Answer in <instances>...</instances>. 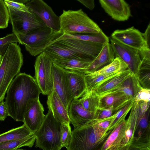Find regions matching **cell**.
Masks as SVG:
<instances>
[{"label": "cell", "instance_id": "39", "mask_svg": "<svg viewBox=\"0 0 150 150\" xmlns=\"http://www.w3.org/2000/svg\"><path fill=\"white\" fill-rule=\"evenodd\" d=\"M7 7L4 0H0V28L8 27L9 20V15Z\"/></svg>", "mask_w": 150, "mask_h": 150}, {"label": "cell", "instance_id": "26", "mask_svg": "<svg viewBox=\"0 0 150 150\" xmlns=\"http://www.w3.org/2000/svg\"><path fill=\"white\" fill-rule=\"evenodd\" d=\"M53 63L66 70L84 73L91 62L71 58H62L53 59Z\"/></svg>", "mask_w": 150, "mask_h": 150}, {"label": "cell", "instance_id": "29", "mask_svg": "<svg viewBox=\"0 0 150 150\" xmlns=\"http://www.w3.org/2000/svg\"><path fill=\"white\" fill-rule=\"evenodd\" d=\"M117 150H150V132L139 137H134Z\"/></svg>", "mask_w": 150, "mask_h": 150}, {"label": "cell", "instance_id": "35", "mask_svg": "<svg viewBox=\"0 0 150 150\" xmlns=\"http://www.w3.org/2000/svg\"><path fill=\"white\" fill-rule=\"evenodd\" d=\"M149 113V108L145 113L139 122L135 133L137 132L138 134L135 137H139L150 132Z\"/></svg>", "mask_w": 150, "mask_h": 150}, {"label": "cell", "instance_id": "19", "mask_svg": "<svg viewBox=\"0 0 150 150\" xmlns=\"http://www.w3.org/2000/svg\"><path fill=\"white\" fill-rule=\"evenodd\" d=\"M47 103L49 110L57 121L61 124H70L68 111L54 91L48 95Z\"/></svg>", "mask_w": 150, "mask_h": 150}, {"label": "cell", "instance_id": "8", "mask_svg": "<svg viewBox=\"0 0 150 150\" xmlns=\"http://www.w3.org/2000/svg\"><path fill=\"white\" fill-rule=\"evenodd\" d=\"M9 19L12 25L13 33L16 36L25 35L45 24L36 14L17 11L7 7Z\"/></svg>", "mask_w": 150, "mask_h": 150}, {"label": "cell", "instance_id": "34", "mask_svg": "<svg viewBox=\"0 0 150 150\" xmlns=\"http://www.w3.org/2000/svg\"><path fill=\"white\" fill-rule=\"evenodd\" d=\"M134 103L133 99L131 100L114 115L108 131L112 130L121 121L125 119L126 116L130 111Z\"/></svg>", "mask_w": 150, "mask_h": 150}, {"label": "cell", "instance_id": "17", "mask_svg": "<svg viewBox=\"0 0 150 150\" xmlns=\"http://www.w3.org/2000/svg\"><path fill=\"white\" fill-rule=\"evenodd\" d=\"M115 58L112 46L109 42L104 44L95 59L86 69L85 74L93 73L111 63Z\"/></svg>", "mask_w": 150, "mask_h": 150}, {"label": "cell", "instance_id": "1", "mask_svg": "<svg viewBox=\"0 0 150 150\" xmlns=\"http://www.w3.org/2000/svg\"><path fill=\"white\" fill-rule=\"evenodd\" d=\"M5 104L8 116L17 122H24V114L28 100L39 98L41 93L35 78L25 73L16 75L6 91Z\"/></svg>", "mask_w": 150, "mask_h": 150}, {"label": "cell", "instance_id": "16", "mask_svg": "<svg viewBox=\"0 0 150 150\" xmlns=\"http://www.w3.org/2000/svg\"><path fill=\"white\" fill-rule=\"evenodd\" d=\"M68 113L70 122L74 128L95 119V115L83 107L80 98L72 100L69 106Z\"/></svg>", "mask_w": 150, "mask_h": 150}, {"label": "cell", "instance_id": "44", "mask_svg": "<svg viewBox=\"0 0 150 150\" xmlns=\"http://www.w3.org/2000/svg\"><path fill=\"white\" fill-rule=\"evenodd\" d=\"M142 35L144 40L146 46L150 48V23H149L146 29L145 32L142 33Z\"/></svg>", "mask_w": 150, "mask_h": 150}, {"label": "cell", "instance_id": "47", "mask_svg": "<svg viewBox=\"0 0 150 150\" xmlns=\"http://www.w3.org/2000/svg\"><path fill=\"white\" fill-rule=\"evenodd\" d=\"M25 150V149H17V150Z\"/></svg>", "mask_w": 150, "mask_h": 150}, {"label": "cell", "instance_id": "14", "mask_svg": "<svg viewBox=\"0 0 150 150\" xmlns=\"http://www.w3.org/2000/svg\"><path fill=\"white\" fill-rule=\"evenodd\" d=\"M111 38L121 44L139 51L146 47L142 33L132 26L125 30H117L111 35Z\"/></svg>", "mask_w": 150, "mask_h": 150}, {"label": "cell", "instance_id": "5", "mask_svg": "<svg viewBox=\"0 0 150 150\" xmlns=\"http://www.w3.org/2000/svg\"><path fill=\"white\" fill-rule=\"evenodd\" d=\"M60 31L63 33H99L101 29L81 9L77 10H63L59 16Z\"/></svg>", "mask_w": 150, "mask_h": 150}, {"label": "cell", "instance_id": "23", "mask_svg": "<svg viewBox=\"0 0 150 150\" xmlns=\"http://www.w3.org/2000/svg\"><path fill=\"white\" fill-rule=\"evenodd\" d=\"M132 73L128 69L121 71L100 84L93 91L98 96H101L118 87Z\"/></svg>", "mask_w": 150, "mask_h": 150}, {"label": "cell", "instance_id": "18", "mask_svg": "<svg viewBox=\"0 0 150 150\" xmlns=\"http://www.w3.org/2000/svg\"><path fill=\"white\" fill-rule=\"evenodd\" d=\"M65 70L68 84L73 99H79L86 91L85 74L83 72Z\"/></svg>", "mask_w": 150, "mask_h": 150}, {"label": "cell", "instance_id": "10", "mask_svg": "<svg viewBox=\"0 0 150 150\" xmlns=\"http://www.w3.org/2000/svg\"><path fill=\"white\" fill-rule=\"evenodd\" d=\"M29 10L38 16L45 24L54 32L60 30L59 16L49 6L42 0H31L25 4Z\"/></svg>", "mask_w": 150, "mask_h": 150}, {"label": "cell", "instance_id": "38", "mask_svg": "<svg viewBox=\"0 0 150 150\" xmlns=\"http://www.w3.org/2000/svg\"><path fill=\"white\" fill-rule=\"evenodd\" d=\"M125 105L117 108L110 107L106 109H98L95 114V119H104L112 117Z\"/></svg>", "mask_w": 150, "mask_h": 150}, {"label": "cell", "instance_id": "2", "mask_svg": "<svg viewBox=\"0 0 150 150\" xmlns=\"http://www.w3.org/2000/svg\"><path fill=\"white\" fill-rule=\"evenodd\" d=\"M103 44L67 39L50 42L44 52L53 59L71 58L91 62L100 51Z\"/></svg>", "mask_w": 150, "mask_h": 150}, {"label": "cell", "instance_id": "42", "mask_svg": "<svg viewBox=\"0 0 150 150\" xmlns=\"http://www.w3.org/2000/svg\"><path fill=\"white\" fill-rule=\"evenodd\" d=\"M150 102L139 101L138 113L137 123V127L139 122L146 112L149 108Z\"/></svg>", "mask_w": 150, "mask_h": 150}, {"label": "cell", "instance_id": "4", "mask_svg": "<svg viewBox=\"0 0 150 150\" xmlns=\"http://www.w3.org/2000/svg\"><path fill=\"white\" fill-rule=\"evenodd\" d=\"M23 57L19 46L10 44L0 64V102L3 101L7 89L14 78L20 73Z\"/></svg>", "mask_w": 150, "mask_h": 150}, {"label": "cell", "instance_id": "40", "mask_svg": "<svg viewBox=\"0 0 150 150\" xmlns=\"http://www.w3.org/2000/svg\"><path fill=\"white\" fill-rule=\"evenodd\" d=\"M7 7H10L16 10L24 12L30 13V11L25 4L15 1L4 0Z\"/></svg>", "mask_w": 150, "mask_h": 150}, {"label": "cell", "instance_id": "6", "mask_svg": "<svg viewBox=\"0 0 150 150\" xmlns=\"http://www.w3.org/2000/svg\"><path fill=\"white\" fill-rule=\"evenodd\" d=\"M61 125L48 110L42 125L34 133L35 147L42 150H61Z\"/></svg>", "mask_w": 150, "mask_h": 150}, {"label": "cell", "instance_id": "45", "mask_svg": "<svg viewBox=\"0 0 150 150\" xmlns=\"http://www.w3.org/2000/svg\"><path fill=\"white\" fill-rule=\"evenodd\" d=\"M77 1L90 10H93L95 7V2L93 0H77Z\"/></svg>", "mask_w": 150, "mask_h": 150}, {"label": "cell", "instance_id": "37", "mask_svg": "<svg viewBox=\"0 0 150 150\" xmlns=\"http://www.w3.org/2000/svg\"><path fill=\"white\" fill-rule=\"evenodd\" d=\"M17 42L20 43L17 37L13 33L0 38V55L2 57L4 55L10 44Z\"/></svg>", "mask_w": 150, "mask_h": 150}, {"label": "cell", "instance_id": "15", "mask_svg": "<svg viewBox=\"0 0 150 150\" xmlns=\"http://www.w3.org/2000/svg\"><path fill=\"white\" fill-rule=\"evenodd\" d=\"M99 3L105 12L117 21L127 20L132 16L130 6L123 0H100Z\"/></svg>", "mask_w": 150, "mask_h": 150}, {"label": "cell", "instance_id": "22", "mask_svg": "<svg viewBox=\"0 0 150 150\" xmlns=\"http://www.w3.org/2000/svg\"><path fill=\"white\" fill-rule=\"evenodd\" d=\"M133 99L121 92L107 93L100 96L98 109L117 108L126 105Z\"/></svg>", "mask_w": 150, "mask_h": 150}, {"label": "cell", "instance_id": "28", "mask_svg": "<svg viewBox=\"0 0 150 150\" xmlns=\"http://www.w3.org/2000/svg\"><path fill=\"white\" fill-rule=\"evenodd\" d=\"M34 134L23 124L21 126L0 134V143L22 139Z\"/></svg>", "mask_w": 150, "mask_h": 150}, {"label": "cell", "instance_id": "21", "mask_svg": "<svg viewBox=\"0 0 150 150\" xmlns=\"http://www.w3.org/2000/svg\"><path fill=\"white\" fill-rule=\"evenodd\" d=\"M126 120L118 123L112 129L104 143L101 150H117L121 146L126 130Z\"/></svg>", "mask_w": 150, "mask_h": 150}, {"label": "cell", "instance_id": "43", "mask_svg": "<svg viewBox=\"0 0 150 150\" xmlns=\"http://www.w3.org/2000/svg\"><path fill=\"white\" fill-rule=\"evenodd\" d=\"M7 109L5 103L2 101L0 102V121H3L8 115Z\"/></svg>", "mask_w": 150, "mask_h": 150}, {"label": "cell", "instance_id": "27", "mask_svg": "<svg viewBox=\"0 0 150 150\" xmlns=\"http://www.w3.org/2000/svg\"><path fill=\"white\" fill-rule=\"evenodd\" d=\"M141 63L136 76L143 88L150 89V55L140 56Z\"/></svg>", "mask_w": 150, "mask_h": 150}, {"label": "cell", "instance_id": "33", "mask_svg": "<svg viewBox=\"0 0 150 150\" xmlns=\"http://www.w3.org/2000/svg\"><path fill=\"white\" fill-rule=\"evenodd\" d=\"M126 64L120 58L115 57L110 64L100 70L93 73L89 74L91 75L107 74L113 73H118L128 69Z\"/></svg>", "mask_w": 150, "mask_h": 150}, {"label": "cell", "instance_id": "46", "mask_svg": "<svg viewBox=\"0 0 150 150\" xmlns=\"http://www.w3.org/2000/svg\"><path fill=\"white\" fill-rule=\"evenodd\" d=\"M2 58V56L0 55V64L1 63Z\"/></svg>", "mask_w": 150, "mask_h": 150}, {"label": "cell", "instance_id": "12", "mask_svg": "<svg viewBox=\"0 0 150 150\" xmlns=\"http://www.w3.org/2000/svg\"><path fill=\"white\" fill-rule=\"evenodd\" d=\"M44 108L39 98L29 99L24 114V124L35 133L40 128L45 119Z\"/></svg>", "mask_w": 150, "mask_h": 150}, {"label": "cell", "instance_id": "11", "mask_svg": "<svg viewBox=\"0 0 150 150\" xmlns=\"http://www.w3.org/2000/svg\"><path fill=\"white\" fill-rule=\"evenodd\" d=\"M53 89L68 111L73 97L68 84L65 70L53 63L52 65Z\"/></svg>", "mask_w": 150, "mask_h": 150}, {"label": "cell", "instance_id": "13", "mask_svg": "<svg viewBox=\"0 0 150 150\" xmlns=\"http://www.w3.org/2000/svg\"><path fill=\"white\" fill-rule=\"evenodd\" d=\"M115 57H118L127 65L128 69L136 76L141 62L139 51L126 46L111 38Z\"/></svg>", "mask_w": 150, "mask_h": 150}, {"label": "cell", "instance_id": "36", "mask_svg": "<svg viewBox=\"0 0 150 150\" xmlns=\"http://www.w3.org/2000/svg\"><path fill=\"white\" fill-rule=\"evenodd\" d=\"M72 138V131L70 124H61L60 144L62 148L68 147Z\"/></svg>", "mask_w": 150, "mask_h": 150}, {"label": "cell", "instance_id": "41", "mask_svg": "<svg viewBox=\"0 0 150 150\" xmlns=\"http://www.w3.org/2000/svg\"><path fill=\"white\" fill-rule=\"evenodd\" d=\"M133 100L134 102H150V89L142 88Z\"/></svg>", "mask_w": 150, "mask_h": 150}, {"label": "cell", "instance_id": "7", "mask_svg": "<svg viewBox=\"0 0 150 150\" xmlns=\"http://www.w3.org/2000/svg\"><path fill=\"white\" fill-rule=\"evenodd\" d=\"M54 32L46 25L38 28L25 35L17 36L20 43L24 45L32 56H38L49 45Z\"/></svg>", "mask_w": 150, "mask_h": 150}, {"label": "cell", "instance_id": "25", "mask_svg": "<svg viewBox=\"0 0 150 150\" xmlns=\"http://www.w3.org/2000/svg\"><path fill=\"white\" fill-rule=\"evenodd\" d=\"M139 102H134L129 116L126 120V130L121 146L130 142L134 137L137 128Z\"/></svg>", "mask_w": 150, "mask_h": 150}, {"label": "cell", "instance_id": "32", "mask_svg": "<svg viewBox=\"0 0 150 150\" xmlns=\"http://www.w3.org/2000/svg\"><path fill=\"white\" fill-rule=\"evenodd\" d=\"M120 72L96 75H91L90 74H85V79L87 87L86 91L93 90L100 84L116 75Z\"/></svg>", "mask_w": 150, "mask_h": 150}, {"label": "cell", "instance_id": "31", "mask_svg": "<svg viewBox=\"0 0 150 150\" xmlns=\"http://www.w3.org/2000/svg\"><path fill=\"white\" fill-rule=\"evenodd\" d=\"M36 140L34 134L22 139L0 143V150H16L24 146L32 147Z\"/></svg>", "mask_w": 150, "mask_h": 150}, {"label": "cell", "instance_id": "30", "mask_svg": "<svg viewBox=\"0 0 150 150\" xmlns=\"http://www.w3.org/2000/svg\"><path fill=\"white\" fill-rule=\"evenodd\" d=\"M80 99L83 107L95 116L98 108L100 96L93 90L86 91Z\"/></svg>", "mask_w": 150, "mask_h": 150}, {"label": "cell", "instance_id": "24", "mask_svg": "<svg viewBox=\"0 0 150 150\" xmlns=\"http://www.w3.org/2000/svg\"><path fill=\"white\" fill-rule=\"evenodd\" d=\"M142 88L136 76L132 73L119 86L105 94L120 92L133 99Z\"/></svg>", "mask_w": 150, "mask_h": 150}, {"label": "cell", "instance_id": "3", "mask_svg": "<svg viewBox=\"0 0 150 150\" xmlns=\"http://www.w3.org/2000/svg\"><path fill=\"white\" fill-rule=\"evenodd\" d=\"M94 119L72 131V138L67 150H101L112 130L107 131Z\"/></svg>", "mask_w": 150, "mask_h": 150}, {"label": "cell", "instance_id": "20", "mask_svg": "<svg viewBox=\"0 0 150 150\" xmlns=\"http://www.w3.org/2000/svg\"><path fill=\"white\" fill-rule=\"evenodd\" d=\"M67 39H74L94 43L104 44L109 42L108 38L102 30L98 33H83L69 34L63 33L60 31L54 32L51 42Z\"/></svg>", "mask_w": 150, "mask_h": 150}, {"label": "cell", "instance_id": "9", "mask_svg": "<svg viewBox=\"0 0 150 150\" xmlns=\"http://www.w3.org/2000/svg\"><path fill=\"white\" fill-rule=\"evenodd\" d=\"M53 59L44 52L37 56L35 63V79L41 93L48 95L53 91Z\"/></svg>", "mask_w": 150, "mask_h": 150}]
</instances>
